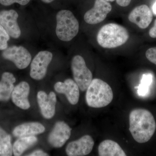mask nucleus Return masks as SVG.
Segmentation results:
<instances>
[{
    "label": "nucleus",
    "instance_id": "10",
    "mask_svg": "<svg viewBox=\"0 0 156 156\" xmlns=\"http://www.w3.org/2000/svg\"><path fill=\"white\" fill-rule=\"evenodd\" d=\"M94 145V140L92 136L85 135L69 143L66 152L69 156H86L91 152Z\"/></svg>",
    "mask_w": 156,
    "mask_h": 156
},
{
    "label": "nucleus",
    "instance_id": "29",
    "mask_svg": "<svg viewBox=\"0 0 156 156\" xmlns=\"http://www.w3.org/2000/svg\"><path fill=\"white\" fill-rule=\"evenodd\" d=\"M54 0H41L42 2H43L47 3V4L52 2Z\"/></svg>",
    "mask_w": 156,
    "mask_h": 156
},
{
    "label": "nucleus",
    "instance_id": "21",
    "mask_svg": "<svg viewBox=\"0 0 156 156\" xmlns=\"http://www.w3.org/2000/svg\"><path fill=\"white\" fill-rule=\"evenodd\" d=\"M153 76L151 73L143 75L140 83L137 87V93L140 96H144L147 95L150 91V87L152 83Z\"/></svg>",
    "mask_w": 156,
    "mask_h": 156
},
{
    "label": "nucleus",
    "instance_id": "2",
    "mask_svg": "<svg viewBox=\"0 0 156 156\" xmlns=\"http://www.w3.org/2000/svg\"><path fill=\"white\" fill-rule=\"evenodd\" d=\"M113 96L112 88L107 83L101 79H94L87 89L86 102L90 107L101 108L111 103Z\"/></svg>",
    "mask_w": 156,
    "mask_h": 156
},
{
    "label": "nucleus",
    "instance_id": "5",
    "mask_svg": "<svg viewBox=\"0 0 156 156\" xmlns=\"http://www.w3.org/2000/svg\"><path fill=\"white\" fill-rule=\"evenodd\" d=\"M71 69L73 76L80 90L86 91L92 80V74L87 67L84 58L80 55H76L72 58Z\"/></svg>",
    "mask_w": 156,
    "mask_h": 156
},
{
    "label": "nucleus",
    "instance_id": "9",
    "mask_svg": "<svg viewBox=\"0 0 156 156\" xmlns=\"http://www.w3.org/2000/svg\"><path fill=\"white\" fill-rule=\"evenodd\" d=\"M71 128L63 121H58L54 125L48 137L49 144L54 148H61L69 139Z\"/></svg>",
    "mask_w": 156,
    "mask_h": 156
},
{
    "label": "nucleus",
    "instance_id": "12",
    "mask_svg": "<svg viewBox=\"0 0 156 156\" xmlns=\"http://www.w3.org/2000/svg\"><path fill=\"white\" fill-rule=\"evenodd\" d=\"M37 100L42 116L47 119L53 118L56 112L57 101L56 94L50 92L48 95L44 91H39L37 94Z\"/></svg>",
    "mask_w": 156,
    "mask_h": 156
},
{
    "label": "nucleus",
    "instance_id": "30",
    "mask_svg": "<svg viewBox=\"0 0 156 156\" xmlns=\"http://www.w3.org/2000/svg\"><path fill=\"white\" fill-rule=\"evenodd\" d=\"M105 1H107V2H113L115 1V0H105Z\"/></svg>",
    "mask_w": 156,
    "mask_h": 156
},
{
    "label": "nucleus",
    "instance_id": "8",
    "mask_svg": "<svg viewBox=\"0 0 156 156\" xmlns=\"http://www.w3.org/2000/svg\"><path fill=\"white\" fill-rule=\"evenodd\" d=\"M111 5L105 0H95L94 7L87 11L84 16L85 22L96 24L103 21L112 11Z\"/></svg>",
    "mask_w": 156,
    "mask_h": 156
},
{
    "label": "nucleus",
    "instance_id": "24",
    "mask_svg": "<svg viewBox=\"0 0 156 156\" xmlns=\"http://www.w3.org/2000/svg\"><path fill=\"white\" fill-rule=\"evenodd\" d=\"M30 0H0V4L4 6H10L14 3H18L21 5H27Z\"/></svg>",
    "mask_w": 156,
    "mask_h": 156
},
{
    "label": "nucleus",
    "instance_id": "3",
    "mask_svg": "<svg viewBox=\"0 0 156 156\" xmlns=\"http://www.w3.org/2000/svg\"><path fill=\"white\" fill-rule=\"evenodd\" d=\"M129 38V33L126 28L116 23H109L99 30L97 41L102 48L112 49L126 44Z\"/></svg>",
    "mask_w": 156,
    "mask_h": 156
},
{
    "label": "nucleus",
    "instance_id": "26",
    "mask_svg": "<svg viewBox=\"0 0 156 156\" xmlns=\"http://www.w3.org/2000/svg\"><path fill=\"white\" fill-rule=\"evenodd\" d=\"M118 5L122 7H126L129 5L131 0H116Z\"/></svg>",
    "mask_w": 156,
    "mask_h": 156
},
{
    "label": "nucleus",
    "instance_id": "13",
    "mask_svg": "<svg viewBox=\"0 0 156 156\" xmlns=\"http://www.w3.org/2000/svg\"><path fill=\"white\" fill-rule=\"evenodd\" d=\"M54 88L57 93L64 94L69 102L72 105H76L79 102L80 88L72 79H66L64 82H57L54 85Z\"/></svg>",
    "mask_w": 156,
    "mask_h": 156
},
{
    "label": "nucleus",
    "instance_id": "25",
    "mask_svg": "<svg viewBox=\"0 0 156 156\" xmlns=\"http://www.w3.org/2000/svg\"><path fill=\"white\" fill-rule=\"evenodd\" d=\"M28 156H48L49 154L41 150H37L27 155Z\"/></svg>",
    "mask_w": 156,
    "mask_h": 156
},
{
    "label": "nucleus",
    "instance_id": "1",
    "mask_svg": "<svg viewBox=\"0 0 156 156\" xmlns=\"http://www.w3.org/2000/svg\"><path fill=\"white\" fill-rule=\"evenodd\" d=\"M129 131L134 140L138 143L147 142L155 132V120L152 114L147 110H133L129 115Z\"/></svg>",
    "mask_w": 156,
    "mask_h": 156
},
{
    "label": "nucleus",
    "instance_id": "19",
    "mask_svg": "<svg viewBox=\"0 0 156 156\" xmlns=\"http://www.w3.org/2000/svg\"><path fill=\"white\" fill-rule=\"evenodd\" d=\"M38 138L35 136L18 137L13 145V152L14 156H20L27 149L35 144Z\"/></svg>",
    "mask_w": 156,
    "mask_h": 156
},
{
    "label": "nucleus",
    "instance_id": "18",
    "mask_svg": "<svg viewBox=\"0 0 156 156\" xmlns=\"http://www.w3.org/2000/svg\"><path fill=\"white\" fill-rule=\"evenodd\" d=\"M98 154L100 156H126L124 150L115 141L111 140H105L98 147Z\"/></svg>",
    "mask_w": 156,
    "mask_h": 156
},
{
    "label": "nucleus",
    "instance_id": "20",
    "mask_svg": "<svg viewBox=\"0 0 156 156\" xmlns=\"http://www.w3.org/2000/svg\"><path fill=\"white\" fill-rule=\"evenodd\" d=\"M13 154L11 135L0 127V156H11Z\"/></svg>",
    "mask_w": 156,
    "mask_h": 156
},
{
    "label": "nucleus",
    "instance_id": "22",
    "mask_svg": "<svg viewBox=\"0 0 156 156\" xmlns=\"http://www.w3.org/2000/svg\"><path fill=\"white\" fill-rule=\"evenodd\" d=\"M10 36L0 24V50H4L8 48V42Z\"/></svg>",
    "mask_w": 156,
    "mask_h": 156
},
{
    "label": "nucleus",
    "instance_id": "7",
    "mask_svg": "<svg viewBox=\"0 0 156 156\" xmlns=\"http://www.w3.org/2000/svg\"><path fill=\"white\" fill-rule=\"evenodd\" d=\"M53 58V54L48 51H41L36 55L30 65V75L36 80L45 77L49 64Z\"/></svg>",
    "mask_w": 156,
    "mask_h": 156
},
{
    "label": "nucleus",
    "instance_id": "14",
    "mask_svg": "<svg viewBox=\"0 0 156 156\" xmlns=\"http://www.w3.org/2000/svg\"><path fill=\"white\" fill-rule=\"evenodd\" d=\"M131 22L136 24L141 29H146L152 21L153 14L147 5H143L134 8L128 16Z\"/></svg>",
    "mask_w": 156,
    "mask_h": 156
},
{
    "label": "nucleus",
    "instance_id": "16",
    "mask_svg": "<svg viewBox=\"0 0 156 156\" xmlns=\"http://www.w3.org/2000/svg\"><path fill=\"white\" fill-rule=\"evenodd\" d=\"M45 131L43 124L38 122H29L20 124L13 130V135L17 137L35 136L42 134Z\"/></svg>",
    "mask_w": 156,
    "mask_h": 156
},
{
    "label": "nucleus",
    "instance_id": "6",
    "mask_svg": "<svg viewBox=\"0 0 156 156\" xmlns=\"http://www.w3.org/2000/svg\"><path fill=\"white\" fill-rule=\"evenodd\" d=\"M2 56L5 59L12 62L20 69L26 68L32 59L30 53L22 46H13L7 48L3 50Z\"/></svg>",
    "mask_w": 156,
    "mask_h": 156
},
{
    "label": "nucleus",
    "instance_id": "28",
    "mask_svg": "<svg viewBox=\"0 0 156 156\" xmlns=\"http://www.w3.org/2000/svg\"><path fill=\"white\" fill-rule=\"evenodd\" d=\"M152 10L154 14L156 15V2L154 4L153 6Z\"/></svg>",
    "mask_w": 156,
    "mask_h": 156
},
{
    "label": "nucleus",
    "instance_id": "15",
    "mask_svg": "<svg viewBox=\"0 0 156 156\" xmlns=\"http://www.w3.org/2000/svg\"><path fill=\"white\" fill-rule=\"evenodd\" d=\"M30 92L29 84L25 81L20 83L14 87L11 95V99L15 105L23 110H27L30 105L28 99Z\"/></svg>",
    "mask_w": 156,
    "mask_h": 156
},
{
    "label": "nucleus",
    "instance_id": "17",
    "mask_svg": "<svg viewBox=\"0 0 156 156\" xmlns=\"http://www.w3.org/2000/svg\"><path fill=\"white\" fill-rule=\"evenodd\" d=\"M16 78L9 72L3 73L0 81V101H5L11 98Z\"/></svg>",
    "mask_w": 156,
    "mask_h": 156
},
{
    "label": "nucleus",
    "instance_id": "4",
    "mask_svg": "<svg viewBox=\"0 0 156 156\" xmlns=\"http://www.w3.org/2000/svg\"><path fill=\"white\" fill-rule=\"evenodd\" d=\"M56 19V33L59 40L62 41H70L77 35L80 25L71 11L66 10L58 11Z\"/></svg>",
    "mask_w": 156,
    "mask_h": 156
},
{
    "label": "nucleus",
    "instance_id": "23",
    "mask_svg": "<svg viewBox=\"0 0 156 156\" xmlns=\"http://www.w3.org/2000/svg\"><path fill=\"white\" fill-rule=\"evenodd\" d=\"M145 55L149 61L156 65V47L150 48L147 50Z\"/></svg>",
    "mask_w": 156,
    "mask_h": 156
},
{
    "label": "nucleus",
    "instance_id": "27",
    "mask_svg": "<svg viewBox=\"0 0 156 156\" xmlns=\"http://www.w3.org/2000/svg\"><path fill=\"white\" fill-rule=\"evenodd\" d=\"M149 34L151 37L156 38V19L155 20L154 26L149 30Z\"/></svg>",
    "mask_w": 156,
    "mask_h": 156
},
{
    "label": "nucleus",
    "instance_id": "11",
    "mask_svg": "<svg viewBox=\"0 0 156 156\" xmlns=\"http://www.w3.org/2000/svg\"><path fill=\"white\" fill-rule=\"evenodd\" d=\"M19 15L14 10L0 11V24L5 30L10 37L17 39L21 35V32L18 23Z\"/></svg>",
    "mask_w": 156,
    "mask_h": 156
}]
</instances>
